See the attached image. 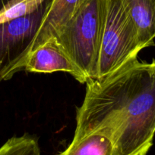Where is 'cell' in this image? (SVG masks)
I'll list each match as a JSON object with an SVG mask.
<instances>
[{
	"mask_svg": "<svg viewBox=\"0 0 155 155\" xmlns=\"http://www.w3.org/2000/svg\"><path fill=\"white\" fill-rule=\"evenodd\" d=\"M110 139L113 155H146L155 134V60L132 61L102 79H89L77 110L73 139Z\"/></svg>",
	"mask_w": 155,
	"mask_h": 155,
	"instance_id": "obj_1",
	"label": "cell"
},
{
	"mask_svg": "<svg viewBox=\"0 0 155 155\" xmlns=\"http://www.w3.org/2000/svg\"><path fill=\"white\" fill-rule=\"evenodd\" d=\"M103 22V0H84L54 37L86 75L96 79Z\"/></svg>",
	"mask_w": 155,
	"mask_h": 155,
	"instance_id": "obj_2",
	"label": "cell"
},
{
	"mask_svg": "<svg viewBox=\"0 0 155 155\" xmlns=\"http://www.w3.org/2000/svg\"><path fill=\"white\" fill-rule=\"evenodd\" d=\"M138 32L122 0H103V22L96 79L137 59L142 50Z\"/></svg>",
	"mask_w": 155,
	"mask_h": 155,
	"instance_id": "obj_3",
	"label": "cell"
},
{
	"mask_svg": "<svg viewBox=\"0 0 155 155\" xmlns=\"http://www.w3.org/2000/svg\"><path fill=\"white\" fill-rule=\"evenodd\" d=\"M44 0L35 10L0 24V83L24 71L35 37L50 7Z\"/></svg>",
	"mask_w": 155,
	"mask_h": 155,
	"instance_id": "obj_4",
	"label": "cell"
},
{
	"mask_svg": "<svg viewBox=\"0 0 155 155\" xmlns=\"http://www.w3.org/2000/svg\"><path fill=\"white\" fill-rule=\"evenodd\" d=\"M24 71L41 74L64 72L71 74L80 83H86L88 80L86 75L62 49L55 37L47 40L30 53Z\"/></svg>",
	"mask_w": 155,
	"mask_h": 155,
	"instance_id": "obj_5",
	"label": "cell"
},
{
	"mask_svg": "<svg viewBox=\"0 0 155 155\" xmlns=\"http://www.w3.org/2000/svg\"><path fill=\"white\" fill-rule=\"evenodd\" d=\"M84 0H52L33 42L32 51L51 38L69 21Z\"/></svg>",
	"mask_w": 155,
	"mask_h": 155,
	"instance_id": "obj_6",
	"label": "cell"
},
{
	"mask_svg": "<svg viewBox=\"0 0 155 155\" xmlns=\"http://www.w3.org/2000/svg\"><path fill=\"white\" fill-rule=\"evenodd\" d=\"M133 21L142 48L154 45L155 0H122Z\"/></svg>",
	"mask_w": 155,
	"mask_h": 155,
	"instance_id": "obj_7",
	"label": "cell"
},
{
	"mask_svg": "<svg viewBox=\"0 0 155 155\" xmlns=\"http://www.w3.org/2000/svg\"><path fill=\"white\" fill-rule=\"evenodd\" d=\"M58 155H113V146L105 136L92 133L73 139L68 148Z\"/></svg>",
	"mask_w": 155,
	"mask_h": 155,
	"instance_id": "obj_8",
	"label": "cell"
},
{
	"mask_svg": "<svg viewBox=\"0 0 155 155\" xmlns=\"http://www.w3.org/2000/svg\"><path fill=\"white\" fill-rule=\"evenodd\" d=\"M0 155H41L37 139L29 134L14 136L0 147Z\"/></svg>",
	"mask_w": 155,
	"mask_h": 155,
	"instance_id": "obj_9",
	"label": "cell"
},
{
	"mask_svg": "<svg viewBox=\"0 0 155 155\" xmlns=\"http://www.w3.org/2000/svg\"><path fill=\"white\" fill-rule=\"evenodd\" d=\"M44 0H0V24L30 13Z\"/></svg>",
	"mask_w": 155,
	"mask_h": 155,
	"instance_id": "obj_10",
	"label": "cell"
}]
</instances>
